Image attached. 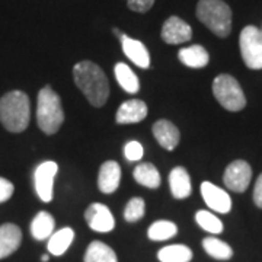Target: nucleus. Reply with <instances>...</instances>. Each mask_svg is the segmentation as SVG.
<instances>
[{
	"label": "nucleus",
	"instance_id": "bb28decb",
	"mask_svg": "<svg viewBox=\"0 0 262 262\" xmlns=\"http://www.w3.org/2000/svg\"><path fill=\"white\" fill-rule=\"evenodd\" d=\"M195 222L198 223L200 227H203L208 233L219 234L223 232V223H222V220L217 215L213 214V213L207 211V210L196 211Z\"/></svg>",
	"mask_w": 262,
	"mask_h": 262
},
{
	"label": "nucleus",
	"instance_id": "72a5a7b5",
	"mask_svg": "<svg viewBox=\"0 0 262 262\" xmlns=\"http://www.w3.org/2000/svg\"><path fill=\"white\" fill-rule=\"evenodd\" d=\"M261 31H262V28H261Z\"/></svg>",
	"mask_w": 262,
	"mask_h": 262
},
{
	"label": "nucleus",
	"instance_id": "4468645a",
	"mask_svg": "<svg viewBox=\"0 0 262 262\" xmlns=\"http://www.w3.org/2000/svg\"><path fill=\"white\" fill-rule=\"evenodd\" d=\"M153 136L160 146L166 150H173L181 140L178 127L168 120H159L153 124Z\"/></svg>",
	"mask_w": 262,
	"mask_h": 262
},
{
	"label": "nucleus",
	"instance_id": "f3484780",
	"mask_svg": "<svg viewBox=\"0 0 262 262\" xmlns=\"http://www.w3.org/2000/svg\"><path fill=\"white\" fill-rule=\"evenodd\" d=\"M169 187H170L172 195L177 200H185L191 195L192 185H191V178L187 169L182 166L172 169L169 173Z\"/></svg>",
	"mask_w": 262,
	"mask_h": 262
},
{
	"label": "nucleus",
	"instance_id": "5701e85b",
	"mask_svg": "<svg viewBox=\"0 0 262 262\" xmlns=\"http://www.w3.org/2000/svg\"><path fill=\"white\" fill-rule=\"evenodd\" d=\"M114 72H115V77H117L118 84L127 94H137L139 92V89H140L139 77L125 63H117Z\"/></svg>",
	"mask_w": 262,
	"mask_h": 262
},
{
	"label": "nucleus",
	"instance_id": "6e6552de",
	"mask_svg": "<svg viewBox=\"0 0 262 262\" xmlns=\"http://www.w3.org/2000/svg\"><path fill=\"white\" fill-rule=\"evenodd\" d=\"M252 169L245 160H234L225 170L223 182L233 192H244L251 184Z\"/></svg>",
	"mask_w": 262,
	"mask_h": 262
},
{
	"label": "nucleus",
	"instance_id": "2f4dec72",
	"mask_svg": "<svg viewBox=\"0 0 262 262\" xmlns=\"http://www.w3.org/2000/svg\"><path fill=\"white\" fill-rule=\"evenodd\" d=\"M253 203L256 204V207L262 208V173L258 177L253 188Z\"/></svg>",
	"mask_w": 262,
	"mask_h": 262
},
{
	"label": "nucleus",
	"instance_id": "0eeeda50",
	"mask_svg": "<svg viewBox=\"0 0 262 262\" xmlns=\"http://www.w3.org/2000/svg\"><path fill=\"white\" fill-rule=\"evenodd\" d=\"M58 172V165L53 160H46L39 163L34 172V184L38 198L44 203H50L53 200V188L54 179Z\"/></svg>",
	"mask_w": 262,
	"mask_h": 262
},
{
	"label": "nucleus",
	"instance_id": "a878e982",
	"mask_svg": "<svg viewBox=\"0 0 262 262\" xmlns=\"http://www.w3.org/2000/svg\"><path fill=\"white\" fill-rule=\"evenodd\" d=\"M177 233H178V226L169 220H158L150 226L147 230L150 241H156V242L168 241Z\"/></svg>",
	"mask_w": 262,
	"mask_h": 262
},
{
	"label": "nucleus",
	"instance_id": "aec40b11",
	"mask_svg": "<svg viewBox=\"0 0 262 262\" xmlns=\"http://www.w3.org/2000/svg\"><path fill=\"white\" fill-rule=\"evenodd\" d=\"M54 217L47 211H39L31 223V234L37 241H46L54 233Z\"/></svg>",
	"mask_w": 262,
	"mask_h": 262
},
{
	"label": "nucleus",
	"instance_id": "ddd939ff",
	"mask_svg": "<svg viewBox=\"0 0 262 262\" xmlns=\"http://www.w3.org/2000/svg\"><path fill=\"white\" fill-rule=\"evenodd\" d=\"M147 105L140 99H130L120 105L115 121L118 124H136L147 117Z\"/></svg>",
	"mask_w": 262,
	"mask_h": 262
},
{
	"label": "nucleus",
	"instance_id": "6ab92c4d",
	"mask_svg": "<svg viewBox=\"0 0 262 262\" xmlns=\"http://www.w3.org/2000/svg\"><path fill=\"white\" fill-rule=\"evenodd\" d=\"M75 239V232L72 227H63L57 230L48 237V252L54 256H60L70 248V245Z\"/></svg>",
	"mask_w": 262,
	"mask_h": 262
},
{
	"label": "nucleus",
	"instance_id": "f257e3e1",
	"mask_svg": "<svg viewBox=\"0 0 262 262\" xmlns=\"http://www.w3.org/2000/svg\"><path fill=\"white\" fill-rule=\"evenodd\" d=\"M73 77L76 86L94 106L101 108L105 105L110 96V83L99 66L88 60L80 61L73 67Z\"/></svg>",
	"mask_w": 262,
	"mask_h": 262
},
{
	"label": "nucleus",
	"instance_id": "c85d7f7f",
	"mask_svg": "<svg viewBox=\"0 0 262 262\" xmlns=\"http://www.w3.org/2000/svg\"><path fill=\"white\" fill-rule=\"evenodd\" d=\"M143 146H141L139 141L133 140L128 141L125 146H124V156H125V159L130 160V162H137V160H140L143 158Z\"/></svg>",
	"mask_w": 262,
	"mask_h": 262
},
{
	"label": "nucleus",
	"instance_id": "7c9ffc66",
	"mask_svg": "<svg viewBox=\"0 0 262 262\" xmlns=\"http://www.w3.org/2000/svg\"><path fill=\"white\" fill-rule=\"evenodd\" d=\"M13 184L5 178H0V203H5L10 200V196L13 195Z\"/></svg>",
	"mask_w": 262,
	"mask_h": 262
},
{
	"label": "nucleus",
	"instance_id": "393cba45",
	"mask_svg": "<svg viewBox=\"0 0 262 262\" xmlns=\"http://www.w3.org/2000/svg\"><path fill=\"white\" fill-rule=\"evenodd\" d=\"M203 248H204V251H206L211 258L219 259V261H227V259H230V258L233 256L232 248L226 244V242L217 239V237H213V236L206 237V239L203 241Z\"/></svg>",
	"mask_w": 262,
	"mask_h": 262
},
{
	"label": "nucleus",
	"instance_id": "f8f14e48",
	"mask_svg": "<svg viewBox=\"0 0 262 262\" xmlns=\"http://www.w3.org/2000/svg\"><path fill=\"white\" fill-rule=\"evenodd\" d=\"M121 181V168L115 160H106L98 173V188L103 194H113L120 187Z\"/></svg>",
	"mask_w": 262,
	"mask_h": 262
},
{
	"label": "nucleus",
	"instance_id": "f03ea898",
	"mask_svg": "<svg viewBox=\"0 0 262 262\" xmlns=\"http://www.w3.org/2000/svg\"><path fill=\"white\" fill-rule=\"evenodd\" d=\"M31 120V103L28 95L22 91H12L0 99V122L10 133L27 130Z\"/></svg>",
	"mask_w": 262,
	"mask_h": 262
},
{
	"label": "nucleus",
	"instance_id": "cd10ccee",
	"mask_svg": "<svg viewBox=\"0 0 262 262\" xmlns=\"http://www.w3.org/2000/svg\"><path fill=\"white\" fill-rule=\"evenodd\" d=\"M144 211H146V204H144L143 198H140V196H134V198H131L130 201L127 203V206H125V210H124V219H125L127 222H130V223L139 222L140 219H143Z\"/></svg>",
	"mask_w": 262,
	"mask_h": 262
},
{
	"label": "nucleus",
	"instance_id": "4be33fe9",
	"mask_svg": "<svg viewBox=\"0 0 262 262\" xmlns=\"http://www.w3.org/2000/svg\"><path fill=\"white\" fill-rule=\"evenodd\" d=\"M133 177L137 184H140L146 188H159L160 185V173L155 165L151 163H140L134 168Z\"/></svg>",
	"mask_w": 262,
	"mask_h": 262
},
{
	"label": "nucleus",
	"instance_id": "9d476101",
	"mask_svg": "<svg viewBox=\"0 0 262 262\" xmlns=\"http://www.w3.org/2000/svg\"><path fill=\"white\" fill-rule=\"evenodd\" d=\"M160 37L166 44L177 46V44L188 42L192 38V28L184 19L178 16H170L165 20Z\"/></svg>",
	"mask_w": 262,
	"mask_h": 262
},
{
	"label": "nucleus",
	"instance_id": "473e14b6",
	"mask_svg": "<svg viewBox=\"0 0 262 262\" xmlns=\"http://www.w3.org/2000/svg\"><path fill=\"white\" fill-rule=\"evenodd\" d=\"M48 259H50V256H48V255H42V256H41V261L42 262H48Z\"/></svg>",
	"mask_w": 262,
	"mask_h": 262
},
{
	"label": "nucleus",
	"instance_id": "39448f33",
	"mask_svg": "<svg viewBox=\"0 0 262 262\" xmlns=\"http://www.w3.org/2000/svg\"><path fill=\"white\" fill-rule=\"evenodd\" d=\"M213 95L227 111H242L246 106V98L239 82L230 75L217 76L213 82Z\"/></svg>",
	"mask_w": 262,
	"mask_h": 262
},
{
	"label": "nucleus",
	"instance_id": "2eb2a0df",
	"mask_svg": "<svg viewBox=\"0 0 262 262\" xmlns=\"http://www.w3.org/2000/svg\"><path fill=\"white\" fill-rule=\"evenodd\" d=\"M22 242V232L13 223L0 226V259L16 252Z\"/></svg>",
	"mask_w": 262,
	"mask_h": 262
},
{
	"label": "nucleus",
	"instance_id": "1a4fd4ad",
	"mask_svg": "<svg viewBox=\"0 0 262 262\" xmlns=\"http://www.w3.org/2000/svg\"><path fill=\"white\" fill-rule=\"evenodd\" d=\"M84 220L88 226L98 233H108L115 227V220L111 210L101 203H94L86 208Z\"/></svg>",
	"mask_w": 262,
	"mask_h": 262
},
{
	"label": "nucleus",
	"instance_id": "423d86ee",
	"mask_svg": "<svg viewBox=\"0 0 262 262\" xmlns=\"http://www.w3.org/2000/svg\"><path fill=\"white\" fill-rule=\"evenodd\" d=\"M241 54L245 64L252 70L262 69V31L253 25L242 29L239 37Z\"/></svg>",
	"mask_w": 262,
	"mask_h": 262
},
{
	"label": "nucleus",
	"instance_id": "20e7f679",
	"mask_svg": "<svg viewBox=\"0 0 262 262\" xmlns=\"http://www.w3.org/2000/svg\"><path fill=\"white\" fill-rule=\"evenodd\" d=\"M37 122L38 127L46 134H56L64 122L61 99L50 86L42 88L38 94Z\"/></svg>",
	"mask_w": 262,
	"mask_h": 262
},
{
	"label": "nucleus",
	"instance_id": "7ed1b4c3",
	"mask_svg": "<svg viewBox=\"0 0 262 262\" xmlns=\"http://www.w3.org/2000/svg\"><path fill=\"white\" fill-rule=\"evenodd\" d=\"M196 18L217 37L226 38L232 31V10L223 0H200Z\"/></svg>",
	"mask_w": 262,
	"mask_h": 262
},
{
	"label": "nucleus",
	"instance_id": "412c9836",
	"mask_svg": "<svg viewBox=\"0 0 262 262\" xmlns=\"http://www.w3.org/2000/svg\"><path fill=\"white\" fill-rule=\"evenodd\" d=\"M84 262H118V258L111 246L101 241H94L84 252Z\"/></svg>",
	"mask_w": 262,
	"mask_h": 262
},
{
	"label": "nucleus",
	"instance_id": "c756f323",
	"mask_svg": "<svg viewBox=\"0 0 262 262\" xmlns=\"http://www.w3.org/2000/svg\"><path fill=\"white\" fill-rule=\"evenodd\" d=\"M127 5L131 10L139 12V13H146L151 9L155 5V0H127Z\"/></svg>",
	"mask_w": 262,
	"mask_h": 262
},
{
	"label": "nucleus",
	"instance_id": "a211bd4d",
	"mask_svg": "<svg viewBox=\"0 0 262 262\" xmlns=\"http://www.w3.org/2000/svg\"><path fill=\"white\" fill-rule=\"evenodd\" d=\"M178 57L182 64L191 67V69H203L210 61V56H208L206 48L203 46H198V44L191 46V47L181 48Z\"/></svg>",
	"mask_w": 262,
	"mask_h": 262
},
{
	"label": "nucleus",
	"instance_id": "b1692460",
	"mask_svg": "<svg viewBox=\"0 0 262 262\" xmlns=\"http://www.w3.org/2000/svg\"><path fill=\"white\" fill-rule=\"evenodd\" d=\"M160 262H189L192 259V251L187 245H169L158 252Z\"/></svg>",
	"mask_w": 262,
	"mask_h": 262
},
{
	"label": "nucleus",
	"instance_id": "dca6fc26",
	"mask_svg": "<svg viewBox=\"0 0 262 262\" xmlns=\"http://www.w3.org/2000/svg\"><path fill=\"white\" fill-rule=\"evenodd\" d=\"M121 46L124 54L130 58L131 61L141 69H149L150 66V54L146 46L139 41L130 38L128 35H124L121 38Z\"/></svg>",
	"mask_w": 262,
	"mask_h": 262
},
{
	"label": "nucleus",
	"instance_id": "9b49d317",
	"mask_svg": "<svg viewBox=\"0 0 262 262\" xmlns=\"http://www.w3.org/2000/svg\"><path fill=\"white\" fill-rule=\"evenodd\" d=\"M201 195L204 198L206 204L213 211L220 214H227L232 208V200L225 189L215 187L214 184L204 181L201 184Z\"/></svg>",
	"mask_w": 262,
	"mask_h": 262
}]
</instances>
